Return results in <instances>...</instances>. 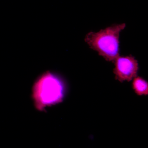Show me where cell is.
<instances>
[{"label":"cell","instance_id":"7a4b0ae2","mask_svg":"<svg viewBox=\"0 0 148 148\" xmlns=\"http://www.w3.org/2000/svg\"><path fill=\"white\" fill-rule=\"evenodd\" d=\"M125 27V23L114 24L99 32H89L85 37V41L106 61L114 62L119 56L120 34Z\"/></svg>","mask_w":148,"mask_h":148},{"label":"cell","instance_id":"6da1fadb","mask_svg":"<svg viewBox=\"0 0 148 148\" xmlns=\"http://www.w3.org/2000/svg\"><path fill=\"white\" fill-rule=\"evenodd\" d=\"M66 91L65 82L59 75L47 71L37 77L33 84L32 97L38 110L46 109L63 101Z\"/></svg>","mask_w":148,"mask_h":148},{"label":"cell","instance_id":"3957f363","mask_svg":"<svg viewBox=\"0 0 148 148\" xmlns=\"http://www.w3.org/2000/svg\"><path fill=\"white\" fill-rule=\"evenodd\" d=\"M114 73L115 79L120 82H130L137 76L139 66L138 61L131 55L119 56L114 61Z\"/></svg>","mask_w":148,"mask_h":148},{"label":"cell","instance_id":"277c9868","mask_svg":"<svg viewBox=\"0 0 148 148\" xmlns=\"http://www.w3.org/2000/svg\"><path fill=\"white\" fill-rule=\"evenodd\" d=\"M132 87L135 92L139 95L148 94V82L140 77L134 78Z\"/></svg>","mask_w":148,"mask_h":148}]
</instances>
